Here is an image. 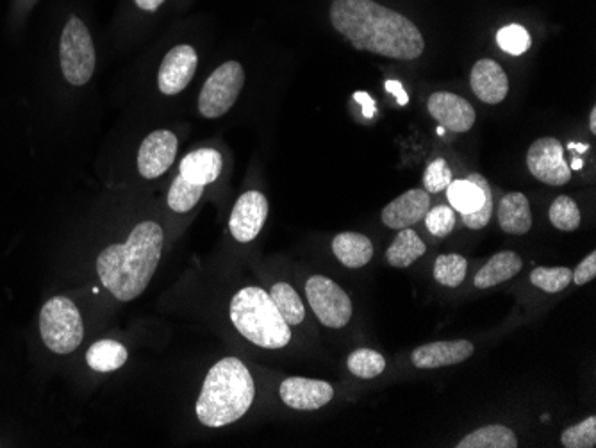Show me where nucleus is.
<instances>
[{
    "label": "nucleus",
    "mask_w": 596,
    "mask_h": 448,
    "mask_svg": "<svg viewBox=\"0 0 596 448\" xmlns=\"http://www.w3.org/2000/svg\"><path fill=\"white\" fill-rule=\"evenodd\" d=\"M331 22L356 50L400 61L418 59L425 50L420 29L375 0H332Z\"/></svg>",
    "instance_id": "obj_1"
},
{
    "label": "nucleus",
    "mask_w": 596,
    "mask_h": 448,
    "mask_svg": "<svg viewBox=\"0 0 596 448\" xmlns=\"http://www.w3.org/2000/svg\"><path fill=\"white\" fill-rule=\"evenodd\" d=\"M165 234L156 222L136 225L125 243L100 252L97 272L104 288L122 302L140 297L158 270Z\"/></svg>",
    "instance_id": "obj_2"
},
{
    "label": "nucleus",
    "mask_w": 596,
    "mask_h": 448,
    "mask_svg": "<svg viewBox=\"0 0 596 448\" xmlns=\"http://www.w3.org/2000/svg\"><path fill=\"white\" fill-rule=\"evenodd\" d=\"M254 397L249 368L236 357H224L207 374L197 400V418L211 429L234 424L247 415Z\"/></svg>",
    "instance_id": "obj_3"
},
{
    "label": "nucleus",
    "mask_w": 596,
    "mask_h": 448,
    "mask_svg": "<svg viewBox=\"0 0 596 448\" xmlns=\"http://www.w3.org/2000/svg\"><path fill=\"white\" fill-rule=\"evenodd\" d=\"M229 313L241 336L261 349H282L291 341L290 325L263 288L249 286L238 291L232 297Z\"/></svg>",
    "instance_id": "obj_4"
},
{
    "label": "nucleus",
    "mask_w": 596,
    "mask_h": 448,
    "mask_svg": "<svg viewBox=\"0 0 596 448\" xmlns=\"http://www.w3.org/2000/svg\"><path fill=\"white\" fill-rule=\"evenodd\" d=\"M40 332L47 349L56 354H72L83 343V316L72 300L54 297L42 307Z\"/></svg>",
    "instance_id": "obj_5"
},
{
    "label": "nucleus",
    "mask_w": 596,
    "mask_h": 448,
    "mask_svg": "<svg viewBox=\"0 0 596 448\" xmlns=\"http://www.w3.org/2000/svg\"><path fill=\"white\" fill-rule=\"evenodd\" d=\"M61 70L72 86H84L95 72V45L83 20L70 17L59 47Z\"/></svg>",
    "instance_id": "obj_6"
},
{
    "label": "nucleus",
    "mask_w": 596,
    "mask_h": 448,
    "mask_svg": "<svg viewBox=\"0 0 596 448\" xmlns=\"http://www.w3.org/2000/svg\"><path fill=\"white\" fill-rule=\"evenodd\" d=\"M245 84V72L238 61H227L207 77L199 95L202 117L220 118L234 106Z\"/></svg>",
    "instance_id": "obj_7"
},
{
    "label": "nucleus",
    "mask_w": 596,
    "mask_h": 448,
    "mask_svg": "<svg viewBox=\"0 0 596 448\" xmlns=\"http://www.w3.org/2000/svg\"><path fill=\"white\" fill-rule=\"evenodd\" d=\"M306 295L318 320L325 327L341 329L352 318V302L338 284L325 275H313L306 284Z\"/></svg>",
    "instance_id": "obj_8"
},
{
    "label": "nucleus",
    "mask_w": 596,
    "mask_h": 448,
    "mask_svg": "<svg viewBox=\"0 0 596 448\" xmlns=\"http://www.w3.org/2000/svg\"><path fill=\"white\" fill-rule=\"evenodd\" d=\"M530 174L548 186H564L572 179V168L566 163L563 145L555 138H539L527 152Z\"/></svg>",
    "instance_id": "obj_9"
},
{
    "label": "nucleus",
    "mask_w": 596,
    "mask_h": 448,
    "mask_svg": "<svg viewBox=\"0 0 596 448\" xmlns=\"http://www.w3.org/2000/svg\"><path fill=\"white\" fill-rule=\"evenodd\" d=\"M268 218V200L261 191H247L243 193L236 206L232 209L229 229L234 240L240 243H250L256 240Z\"/></svg>",
    "instance_id": "obj_10"
},
{
    "label": "nucleus",
    "mask_w": 596,
    "mask_h": 448,
    "mask_svg": "<svg viewBox=\"0 0 596 448\" xmlns=\"http://www.w3.org/2000/svg\"><path fill=\"white\" fill-rule=\"evenodd\" d=\"M177 136L172 131H154L141 143L138 170L145 179H158L174 165L177 156Z\"/></svg>",
    "instance_id": "obj_11"
},
{
    "label": "nucleus",
    "mask_w": 596,
    "mask_h": 448,
    "mask_svg": "<svg viewBox=\"0 0 596 448\" xmlns=\"http://www.w3.org/2000/svg\"><path fill=\"white\" fill-rule=\"evenodd\" d=\"M199 58L190 45H179L166 54L158 74V86L165 95H177L191 83Z\"/></svg>",
    "instance_id": "obj_12"
},
{
    "label": "nucleus",
    "mask_w": 596,
    "mask_h": 448,
    "mask_svg": "<svg viewBox=\"0 0 596 448\" xmlns=\"http://www.w3.org/2000/svg\"><path fill=\"white\" fill-rule=\"evenodd\" d=\"M427 109L431 117L443 129L454 133H466L475 124V109L468 100L456 93L436 92L427 100Z\"/></svg>",
    "instance_id": "obj_13"
},
{
    "label": "nucleus",
    "mask_w": 596,
    "mask_h": 448,
    "mask_svg": "<svg viewBox=\"0 0 596 448\" xmlns=\"http://www.w3.org/2000/svg\"><path fill=\"white\" fill-rule=\"evenodd\" d=\"M332 397H334V388L329 382L290 377L281 384L282 402L297 411H316L320 407L327 406Z\"/></svg>",
    "instance_id": "obj_14"
},
{
    "label": "nucleus",
    "mask_w": 596,
    "mask_h": 448,
    "mask_svg": "<svg viewBox=\"0 0 596 448\" xmlns=\"http://www.w3.org/2000/svg\"><path fill=\"white\" fill-rule=\"evenodd\" d=\"M429 209H431L429 191L409 190L382 209V222L390 229L402 231L423 220L429 213Z\"/></svg>",
    "instance_id": "obj_15"
},
{
    "label": "nucleus",
    "mask_w": 596,
    "mask_h": 448,
    "mask_svg": "<svg viewBox=\"0 0 596 448\" xmlns=\"http://www.w3.org/2000/svg\"><path fill=\"white\" fill-rule=\"evenodd\" d=\"M472 341H436L429 345H422L414 350L413 365L420 370H434V368H443V366L459 365L466 359H470L473 354Z\"/></svg>",
    "instance_id": "obj_16"
},
{
    "label": "nucleus",
    "mask_w": 596,
    "mask_h": 448,
    "mask_svg": "<svg viewBox=\"0 0 596 448\" xmlns=\"http://www.w3.org/2000/svg\"><path fill=\"white\" fill-rule=\"evenodd\" d=\"M470 84L477 99L486 104H500L509 93V79L504 68L493 59H481L475 63Z\"/></svg>",
    "instance_id": "obj_17"
},
{
    "label": "nucleus",
    "mask_w": 596,
    "mask_h": 448,
    "mask_svg": "<svg viewBox=\"0 0 596 448\" xmlns=\"http://www.w3.org/2000/svg\"><path fill=\"white\" fill-rule=\"evenodd\" d=\"M222 156L215 149H199L190 152L186 158L181 161L179 172L186 181L199 186L215 183L218 175L222 172Z\"/></svg>",
    "instance_id": "obj_18"
},
{
    "label": "nucleus",
    "mask_w": 596,
    "mask_h": 448,
    "mask_svg": "<svg viewBox=\"0 0 596 448\" xmlns=\"http://www.w3.org/2000/svg\"><path fill=\"white\" fill-rule=\"evenodd\" d=\"M498 225L504 233L514 236L529 233L532 227V213L529 199L523 193L513 191L502 197L498 206Z\"/></svg>",
    "instance_id": "obj_19"
},
{
    "label": "nucleus",
    "mask_w": 596,
    "mask_h": 448,
    "mask_svg": "<svg viewBox=\"0 0 596 448\" xmlns=\"http://www.w3.org/2000/svg\"><path fill=\"white\" fill-rule=\"evenodd\" d=\"M522 266V258L516 252H511V250L498 252L493 258L489 259L486 265L482 266L479 274L475 275L473 284L479 290L493 288V286L505 283V281H509V279H513V277L520 274Z\"/></svg>",
    "instance_id": "obj_20"
},
{
    "label": "nucleus",
    "mask_w": 596,
    "mask_h": 448,
    "mask_svg": "<svg viewBox=\"0 0 596 448\" xmlns=\"http://www.w3.org/2000/svg\"><path fill=\"white\" fill-rule=\"evenodd\" d=\"M332 252L341 265L363 268L373 258V245L365 234L341 233L332 240Z\"/></svg>",
    "instance_id": "obj_21"
},
{
    "label": "nucleus",
    "mask_w": 596,
    "mask_h": 448,
    "mask_svg": "<svg viewBox=\"0 0 596 448\" xmlns=\"http://www.w3.org/2000/svg\"><path fill=\"white\" fill-rule=\"evenodd\" d=\"M127 359H129L127 349L115 340L95 341L86 352V363L100 374L115 372L127 363Z\"/></svg>",
    "instance_id": "obj_22"
},
{
    "label": "nucleus",
    "mask_w": 596,
    "mask_h": 448,
    "mask_svg": "<svg viewBox=\"0 0 596 448\" xmlns=\"http://www.w3.org/2000/svg\"><path fill=\"white\" fill-rule=\"evenodd\" d=\"M427 252V245L423 243L422 238L411 231L409 227L402 229L393 240L390 249L386 250V261L395 268H407L413 265L416 259L422 258Z\"/></svg>",
    "instance_id": "obj_23"
},
{
    "label": "nucleus",
    "mask_w": 596,
    "mask_h": 448,
    "mask_svg": "<svg viewBox=\"0 0 596 448\" xmlns=\"http://www.w3.org/2000/svg\"><path fill=\"white\" fill-rule=\"evenodd\" d=\"M518 438L509 427L504 425H486L482 429L464 436L457 443V448H516Z\"/></svg>",
    "instance_id": "obj_24"
},
{
    "label": "nucleus",
    "mask_w": 596,
    "mask_h": 448,
    "mask_svg": "<svg viewBox=\"0 0 596 448\" xmlns=\"http://www.w3.org/2000/svg\"><path fill=\"white\" fill-rule=\"evenodd\" d=\"M270 297L274 302L277 311L281 313L284 322L290 325H300L306 318V307L304 302L298 297L295 288H291L288 283H277L275 284L272 291H270Z\"/></svg>",
    "instance_id": "obj_25"
},
{
    "label": "nucleus",
    "mask_w": 596,
    "mask_h": 448,
    "mask_svg": "<svg viewBox=\"0 0 596 448\" xmlns=\"http://www.w3.org/2000/svg\"><path fill=\"white\" fill-rule=\"evenodd\" d=\"M447 197L450 206L457 209L461 215L475 213L484 204V193L481 188L468 179L452 181L447 188Z\"/></svg>",
    "instance_id": "obj_26"
},
{
    "label": "nucleus",
    "mask_w": 596,
    "mask_h": 448,
    "mask_svg": "<svg viewBox=\"0 0 596 448\" xmlns=\"http://www.w3.org/2000/svg\"><path fill=\"white\" fill-rule=\"evenodd\" d=\"M202 193H204V186L190 183L179 174L168 191V206L175 213H188L197 206Z\"/></svg>",
    "instance_id": "obj_27"
},
{
    "label": "nucleus",
    "mask_w": 596,
    "mask_h": 448,
    "mask_svg": "<svg viewBox=\"0 0 596 448\" xmlns=\"http://www.w3.org/2000/svg\"><path fill=\"white\" fill-rule=\"evenodd\" d=\"M348 370L359 379H373L386 370V359L372 349H357L348 356Z\"/></svg>",
    "instance_id": "obj_28"
},
{
    "label": "nucleus",
    "mask_w": 596,
    "mask_h": 448,
    "mask_svg": "<svg viewBox=\"0 0 596 448\" xmlns=\"http://www.w3.org/2000/svg\"><path fill=\"white\" fill-rule=\"evenodd\" d=\"M468 270V261L459 254H443L434 263V279L441 286L457 288L461 286Z\"/></svg>",
    "instance_id": "obj_29"
},
{
    "label": "nucleus",
    "mask_w": 596,
    "mask_h": 448,
    "mask_svg": "<svg viewBox=\"0 0 596 448\" xmlns=\"http://www.w3.org/2000/svg\"><path fill=\"white\" fill-rule=\"evenodd\" d=\"M548 216H550V222H552L555 229L564 231V233L577 231L580 220H582L577 202L572 197H566V195H561L552 202Z\"/></svg>",
    "instance_id": "obj_30"
},
{
    "label": "nucleus",
    "mask_w": 596,
    "mask_h": 448,
    "mask_svg": "<svg viewBox=\"0 0 596 448\" xmlns=\"http://www.w3.org/2000/svg\"><path fill=\"white\" fill-rule=\"evenodd\" d=\"M530 283L547 293H559L572 284V270L564 266L536 268L530 274Z\"/></svg>",
    "instance_id": "obj_31"
},
{
    "label": "nucleus",
    "mask_w": 596,
    "mask_h": 448,
    "mask_svg": "<svg viewBox=\"0 0 596 448\" xmlns=\"http://www.w3.org/2000/svg\"><path fill=\"white\" fill-rule=\"evenodd\" d=\"M466 179L477 184V186L481 188L482 193H484V204H482V208L479 209V211H475V213L463 215L464 225H466L468 229L479 231V229H484V227L489 224L491 215H493V191H491V186H489L488 181H486V177H482L481 174H470Z\"/></svg>",
    "instance_id": "obj_32"
},
{
    "label": "nucleus",
    "mask_w": 596,
    "mask_h": 448,
    "mask_svg": "<svg viewBox=\"0 0 596 448\" xmlns=\"http://www.w3.org/2000/svg\"><path fill=\"white\" fill-rule=\"evenodd\" d=\"M498 47L511 54V56H522L527 50L530 49V38L529 31L523 27V25L511 24L502 27L497 34Z\"/></svg>",
    "instance_id": "obj_33"
},
{
    "label": "nucleus",
    "mask_w": 596,
    "mask_h": 448,
    "mask_svg": "<svg viewBox=\"0 0 596 448\" xmlns=\"http://www.w3.org/2000/svg\"><path fill=\"white\" fill-rule=\"evenodd\" d=\"M566 448H593L596 445V418L589 416L584 422L568 427L561 436Z\"/></svg>",
    "instance_id": "obj_34"
},
{
    "label": "nucleus",
    "mask_w": 596,
    "mask_h": 448,
    "mask_svg": "<svg viewBox=\"0 0 596 448\" xmlns=\"http://www.w3.org/2000/svg\"><path fill=\"white\" fill-rule=\"evenodd\" d=\"M425 225L436 238H447L456 227V213L448 206L429 209V213L425 215Z\"/></svg>",
    "instance_id": "obj_35"
},
{
    "label": "nucleus",
    "mask_w": 596,
    "mask_h": 448,
    "mask_svg": "<svg viewBox=\"0 0 596 448\" xmlns=\"http://www.w3.org/2000/svg\"><path fill=\"white\" fill-rule=\"evenodd\" d=\"M450 183H452V172L448 168L447 161L443 158L434 159L423 174L425 191L439 193V191L447 190Z\"/></svg>",
    "instance_id": "obj_36"
},
{
    "label": "nucleus",
    "mask_w": 596,
    "mask_h": 448,
    "mask_svg": "<svg viewBox=\"0 0 596 448\" xmlns=\"http://www.w3.org/2000/svg\"><path fill=\"white\" fill-rule=\"evenodd\" d=\"M596 277V252H591L588 258L582 259L575 270L572 272L573 283L577 286H584V284L591 283Z\"/></svg>",
    "instance_id": "obj_37"
},
{
    "label": "nucleus",
    "mask_w": 596,
    "mask_h": 448,
    "mask_svg": "<svg viewBox=\"0 0 596 448\" xmlns=\"http://www.w3.org/2000/svg\"><path fill=\"white\" fill-rule=\"evenodd\" d=\"M386 90L397 97L400 106H406L407 102H409V95L404 90V86L398 83V81H386Z\"/></svg>",
    "instance_id": "obj_38"
},
{
    "label": "nucleus",
    "mask_w": 596,
    "mask_h": 448,
    "mask_svg": "<svg viewBox=\"0 0 596 448\" xmlns=\"http://www.w3.org/2000/svg\"><path fill=\"white\" fill-rule=\"evenodd\" d=\"M354 99L363 100L361 104H363V108H365L366 118H372L373 115H375V102H373V99L370 97V95H366V93H356V95H354Z\"/></svg>",
    "instance_id": "obj_39"
},
{
    "label": "nucleus",
    "mask_w": 596,
    "mask_h": 448,
    "mask_svg": "<svg viewBox=\"0 0 596 448\" xmlns=\"http://www.w3.org/2000/svg\"><path fill=\"white\" fill-rule=\"evenodd\" d=\"M143 11H156L165 0H134Z\"/></svg>",
    "instance_id": "obj_40"
},
{
    "label": "nucleus",
    "mask_w": 596,
    "mask_h": 448,
    "mask_svg": "<svg viewBox=\"0 0 596 448\" xmlns=\"http://www.w3.org/2000/svg\"><path fill=\"white\" fill-rule=\"evenodd\" d=\"M589 129H591V133H596V108L591 109V113H589Z\"/></svg>",
    "instance_id": "obj_41"
},
{
    "label": "nucleus",
    "mask_w": 596,
    "mask_h": 448,
    "mask_svg": "<svg viewBox=\"0 0 596 448\" xmlns=\"http://www.w3.org/2000/svg\"><path fill=\"white\" fill-rule=\"evenodd\" d=\"M570 150H579V152H586L588 145H579V143H570Z\"/></svg>",
    "instance_id": "obj_42"
},
{
    "label": "nucleus",
    "mask_w": 596,
    "mask_h": 448,
    "mask_svg": "<svg viewBox=\"0 0 596 448\" xmlns=\"http://www.w3.org/2000/svg\"><path fill=\"white\" fill-rule=\"evenodd\" d=\"M573 168H575V170L582 168V161H580V159H575V161H573Z\"/></svg>",
    "instance_id": "obj_43"
}]
</instances>
